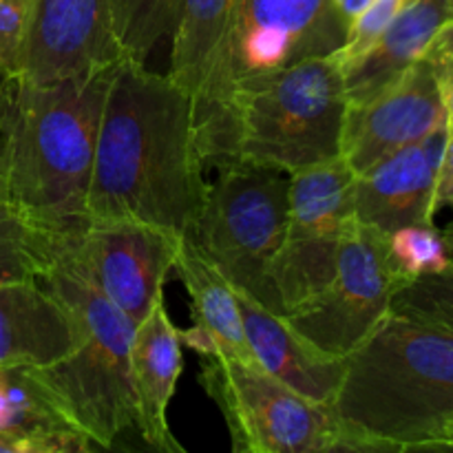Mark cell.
<instances>
[{
	"mask_svg": "<svg viewBox=\"0 0 453 453\" xmlns=\"http://www.w3.org/2000/svg\"><path fill=\"white\" fill-rule=\"evenodd\" d=\"M442 239H445V248H447V257H449V265L453 268V224L447 226L445 230H441Z\"/></svg>",
	"mask_w": 453,
	"mask_h": 453,
	"instance_id": "cell-32",
	"label": "cell"
},
{
	"mask_svg": "<svg viewBox=\"0 0 453 453\" xmlns=\"http://www.w3.org/2000/svg\"><path fill=\"white\" fill-rule=\"evenodd\" d=\"M449 127L436 78L420 58L401 80L361 104H348L341 157L363 173L394 150Z\"/></svg>",
	"mask_w": 453,
	"mask_h": 453,
	"instance_id": "cell-12",
	"label": "cell"
},
{
	"mask_svg": "<svg viewBox=\"0 0 453 453\" xmlns=\"http://www.w3.org/2000/svg\"><path fill=\"white\" fill-rule=\"evenodd\" d=\"M78 323L38 281L0 283V365L47 367L73 352Z\"/></svg>",
	"mask_w": 453,
	"mask_h": 453,
	"instance_id": "cell-17",
	"label": "cell"
},
{
	"mask_svg": "<svg viewBox=\"0 0 453 453\" xmlns=\"http://www.w3.org/2000/svg\"><path fill=\"white\" fill-rule=\"evenodd\" d=\"M332 407L367 451L445 449L453 334L389 312L345 357Z\"/></svg>",
	"mask_w": 453,
	"mask_h": 453,
	"instance_id": "cell-3",
	"label": "cell"
},
{
	"mask_svg": "<svg viewBox=\"0 0 453 453\" xmlns=\"http://www.w3.org/2000/svg\"><path fill=\"white\" fill-rule=\"evenodd\" d=\"M403 283L389 259L388 234L354 219L332 281L321 295L286 314V321L319 352L345 358L388 317Z\"/></svg>",
	"mask_w": 453,
	"mask_h": 453,
	"instance_id": "cell-10",
	"label": "cell"
},
{
	"mask_svg": "<svg viewBox=\"0 0 453 453\" xmlns=\"http://www.w3.org/2000/svg\"><path fill=\"white\" fill-rule=\"evenodd\" d=\"M184 234L144 221H91L69 248L87 277L133 323L164 301V283L175 270Z\"/></svg>",
	"mask_w": 453,
	"mask_h": 453,
	"instance_id": "cell-11",
	"label": "cell"
},
{
	"mask_svg": "<svg viewBox=\"0 0 453 453\" xmlns=\"http://www.w3.org/2000/svg\"><path fill=\"white\" fill-rule=\"evenodd\" d=\"M181 336L164 301L135 326L131 343V388L135 401V427L150 449L184 453L168 425V405L184 370Z\"/></svg>",
	"mask_w": 453,
	"mask_h": 453,
	"instance_id": "cell-15",
	"label": "cell"
},
{
	"mask_svg": "<svg viewBox=\"0 0 453 453\" xmlns=\"http://www.w3.org/2000/svg\"><path fill=\"white\" fill-rule=\"evenodd\" d=\"M345 38L348 25L332 0H233L219 58L195 100L199 149L246 84L310 58L334 56Z\"/></svg>",
	"mask_w": 453,
	"mask_h": 453,
	"instance_id": "cell-7",
	"label": "cell"
},
{
	"mask_svg": "<svg viewBox=\"0 0 453 453\" xmlns=\"http://www.w3.org/2000/svg\"><path fill=\"white\" fill-rule=\"evenodd\" d=\"M0 149H3V140H0Z\"/></svg>",
	"mask_w": 453,
	"mask_h": 453,
	"instance_id": "cell-34",
	"label": "cell"
},
{
	"mask_svg": "<svg viewBox=\"0 0 453 453\" xmlns=\"http://www.w3.org/2000/svg\"><path fill=\"white\" fill-rule=\"evenodd\" d=\"M13 82H4L0 84V128H3L4 118H7V111H9V102H12V91H13Z\"/></svg>",
	"mask_w": 453,
	"mask_h": 453,
	"instance_id": "cell-31",
	"label": "cell"
},
{
	"mask_svg": "<svg viewBox=\"0 0 453 453\" xmlns=\"http://www.w3.org/2000/svg\"><path fill=\"white\" fill-rule=\"evenodd\" d=\"M370 3H372V0H332L336 13H339L341 20L348 25V29H349V25H352L354 18H357L358 13H361L363 9H365Z\"/></svg>",
	"mask_w": 453,
	"mask_h": 453,
	"instance_id": "cell-30",
	"label": "cell"
},
{
	"mask_svg": "<svg viewBox=\"0 0 453 453\" xmlns=\"http://www.w3.org/2000/svg\"><path fill=\"white\" fill-rule=\"evenodd\" d=\"M389 312L416 319L453 334V268L403 283Z\"/></svg>",
	"mask_w": 453,
	"mask_h": 453,
	"instance_id": "cell-24",
	"label": "cell"
},
{
	"mask_svg": "<svg viewBox=\"0 0 453 453\" xmlns=\"http://www.w3.org/2000/svg\"><path fill=\"white\" fill-rule=\"evenodd\" d=\"M453 18V0H407L392 25L357 60L341 65L348 104L372 100L401 80Z\"/></svg>",
	"mask_w": 453,
	"mask_h": 453,
	"instance_id": "cell-19",
	"label": "cell"
},
{
	"mask_svg": "<svg viewBox=\"0 0 453 453\" xmlns=\"http://www.w3.org/2000/svg\"><path fill=\"white\" fill-rule=\"evenodd\" d=\"M42 286L78 323L73 352L58 363L38 367L66 414L96 447H113L119 434L135 425L131 388V343L135 323L115 308L87 277L80 261L62 242Z\"/></svg>",
	"mask_w": 453,
	"mask_h": 453,
	"instance_id": "cell-5",
	"label": "cell"
},
{
	"mask_svg": "<svg viewBox=\"0 0 453 453\" xmlns=\"http://www.w3.org/2000/svg\"><path fill=\"white\" fill-rule=\"evenodd\" d=\"M233 0H184L173 31L168 78L197 100L228 31Z\"/></svg>",
	"mask_w": 453,
	"mask_h": 453,
	"instance_id": "cell-21",
	"label": "cell"
},
{
	"mask_svg": "<svg viewBox=\"0 0 453 453\" xmlns=\"http://www.w3.org/2000/svg\"><path fill=\"white\" fill-rule=\"evenodd\" d=\"M449 127L385 155L354 175V219L389 234L403 226H434L436 180Z\"/></svg>",
	"mask_w": 453,
	"mask_h": 453,
	"instance_id": "cell-14",
	"label": "cell"
},
{
	"mask_svg": "<svg viewBox=\"0 0 453 453\" xmlns=\"http://www.w3.org/2000/svg\"><path fill=\"white\" fill-rule=\"evenodd\" d=\"M442 206H453V127H449V133H447L441 166H438L436 208Z\"/></svg>",
	"mask_w": 453,
	"mask_h": 453,
	"instance_id": "cell-29",
	"label": "cell"
},
{
	"mask_svg": "<svg viewBox=\"0 0 453 453\" xmlns=\"http://www.w3.org/2000/svg\"><path fill=\"white\" fill-rule=\"evenodd\" d=\"M62 242L0 195V283L40 281L56 261Z\"/></svg>",
	"mask_w": 453,
	"mask_h": 453,
	"instance_id": "cell-22",
	"label": "cell"
},
{
	"mask_svg": "<svg viewBox=\"0 0 453 453\" xmlns=\"http://www.w3.org/2000/svg\"><path fill=\"white\" fill-rule=\"evenodd\" d=\"M354 171L343 157L290 175L286 234L273 264V288L283 317L326 290L341 243L354 221Z\"/></svg>",
	"mask_w": 453,
	"mask_h": 453,
	"instance_id": "cell-9",
	"label": "cell"
},
{
	"mask_svg": "<svg viewBox=\"0 0 453 453\" xmlns=\"http://www.w3.org/2000/svg\"><path fill=\"white\" fill-rule=\"evenodd\" d=\"M208 193L195 100L168 73L122 58L102 106L88 219H128L186 234Z\"/></svg>",
	"mask_w": 453,
	"mask_h": 453,
	"instance_id": "cell-1",
	"label": "cell"
},
{
	"mask_svg": "<svg viewBox=\"0 0 453 453\" xmlns=\"http://www.w3.org/2000/svg\"><path fill=\"white\" fill-rule=\"evenodd\" d=\"M388 252L405 283L449 268L445 239L434 226L414 224L394 230L388 234Z\"/></svg>",
	"mask_w": 453,
	"mask_h": 453,
	"instance_id": "cell-25",
	"label": "cell"
},
{
	"mask_svg": "<svg viewBox=\"0 0 453 453\" xmlns=\"http://www.w3.org/2000/svg\"><path fill=\"white\" fill-rule=\"evenodd\" d=\"M184 0H111V25L122 58L146 62L175 31Z\"/></svg>",
	"mask_w": 453,
	"mask_h": 453,
	"instance_id": "cell-23",
	"label": "cell"
},
{
	"mask_svg": "<svg viewBox=\"0 0 453 453\" xmlns=\"http://www.w3.org/2000/svg\"><path fill=\"white\" fill-rule=\"evenodd\" d=\"M31 29V0H0V84L22 78Z\"/></svg>",
	"mask_w": 453,
	"mask_h": 453,
	"instance_id": "cell-26",
	"label": "cell"
},
{
	"mask_svg": "<svg viewBox=\"0 0 453 453\" xmlns=\"http://www.w3.org/2000/svg\"><path fill=\"white\" fill-rule=\"evenodd\" d=\"M115 65L56 82L13 84L0 128V195L60 239L80 237L91 224L97 128Z\"/></svg>",
	"mask_w": 453,
	"mask_h": 453,
	"instance_id": "cell-2",
	"label": "cell"
},
{
	"mask_svg": "<svg viewBox=\"0 0 453 453\" xmlns=\"http://www.w3.org/2000/svg\"><path fill=\"white\" fill-rule=\"evenodd\" d=\"M405 3L407 0H372L349 25L343 49L334 53L339 65L363 56L380 38V34L392 25V20L405 7Z\"/></svg>",
	"mask_w": 453,
	"mask_h": 453,
	"instance_id": "cell-27",
	"label": "cell"
},
{
	"mask_svg": "<svg viewBox=\"0 0 453 453\" xmlns=\"http://www.w3.org/2000/svg\"><path fill=\"white\" fill-rule=\"evenodd\" d=\"M423 58L436 78L438 91H441L442 104L447 109V118H449V127H453V18L434 35Z\"/></svg>",
	"mask_w": 453,
	"mask_h": 453,
	"instance_id": "cell-28",
	"label": "cell"
},
{
	"mask_svg": "<svg viewBox=\"0 0 453 453\" xmlns=\"http://www.w3.org/2000/svg\"><path fill=\"white\" fill-rule=\"evenodd\" d=\"M348 113L334 56L310 58L246 84L203 144L206 168L252 164L295 175L341 157Z\"/></svg>",
	"mask_w": 453,
	"mask_h": 453,
	"instance_id": "cell-4",
	"label": "cell"
},
{
	"mask_svg": "<svg viewBox=\"0 0 453 453\" xmlns=\"http://www.w3.org/2000/svg\"><path fill=\"white\" fill-rule=\"evenodd\" d=\"M234 292L257 365L303 396L332 405L343 380L345 358L319 352L296 334L286 317L274 314L246 292Z\"/></svg>",
	"mask_w": 453,
	"mask_h": 453,
	"instance_id": "cell-16",
	"label": "cell"
},
{
	"mask_svg": "<svg viewBox=\"0 0 453 453\" xmlns=\"http://www.w3.org/2000/svg\"><path fill=\"white\" fill-rule=\"evenodd\" d=\"M175 270L193 303V326L180 330L181 343L202 358H233L257 365L243 332L237 292L188 237L181 239Z\"/></svg>",
	"mask_w": 453,
	"mask_h": 453,
	"instance_id": "cell-18",
	"label": "cell"
},
{
	"mask_svg": "<svg viewBox=\"0 0 453 453\" xmlns=\"http://www.w3.org/2000/svg\"><path fill=\"white\" fill-rule=\"evenodd\" d=\"M0 438L27 442L34 453H82L96 447L34 365H0Z\"/></svg>",
	"mask_w": 453,
	"mask_h": 453,
	"instance_id": "cell-20",
	"label": "cell"
},
{
	"mask_svg": "<svg viewBox=\"0 0 453 453\" xmlns=\"http://www.w3.org/2000/svg\"><path fill=\"white\" fill-rule=\"evenodd\" d=\"M445 449H453V416L449 418V423H447V429H445Z\"/></svg>",
	"mask_w": 453,
	"mask_h": 453,
	"instance_id": "cell-33",
	"label": "cell"
},
{
	"mask_svg": "<svg viewBox=\"0 0 453 453\" xmlns=\"http://www.w3.org/2000/svg\"><path fill=\"white\" fill-rule=\"evenodd\" d=\"M215 171L202 211L184 237L234 290L283 317L273 288V264L286 234L290 175L252 164Z\"/></svg>",
	"mask_w": 453,
	"mask_h": 453,
	"instance_id": "cell-6",
	"label": "cell"
},
{
	"mask_svg": "<svg viewBox=\"0 0 453 453\" xmlns=\"http://www.w3.org/2000/svg\"><path fill=\"white\" fill-rule=\"evenodd\" d=\"M199 383L219 407L237 453H367L334 407L317 403L252 363L202 358Z\"/></svg>",
	"mask_w": 453,
	"mask_h": 453,
	"instance_id": "cell-8",
	"label": "cell"
},
{
	"mask_svg": "<svg viewBox=\"0 0 453 453\" xmlns=\"http://www.w3.org/2000/svg\"><path fill=\"white\" fill-rule=\"evenodd\" d=\"M122 60L111 25V0H31L22 78L56 82Z\"/></svg>",
	"mask_w": 453,
	"mask_h": 453,
	"instance_id": "cell-13",
	"label": "cell"
}]
</instances>
